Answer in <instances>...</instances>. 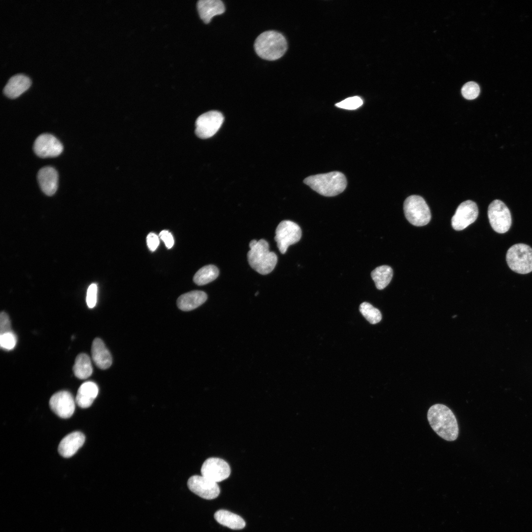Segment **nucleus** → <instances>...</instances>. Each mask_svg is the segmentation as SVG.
<instances>
[{
	"mask_svg": "<svg viewBox=\"0 0 532 532\" xmlns=\"http://www.w3.org/2000/svg\"><path fill=\"white\" fill-rule=\"evenodd\" d=\"M429 423L435 433L445 440H455L459 434L456 418L452 410L442 404L430 407L427 413Z\"/></svg>",
	"mask_w": 532,
	"mask_h": 532,
	"instance_id": "nucleus-1",
	"label": "nucleus"
},
{
	"mask_svg": "<svg viewBox=\"0 0 532 532\" xmlns=\"http://www.w3.org/2000/svg\"><path fill=\"white\" fill-rule=\"evenodd\" d=\"M303 182L312 190L326 197L340 194L347 186L345 176L339 171L311 175L306 177Z\"/></svg>",
	"mask_w": 532,
	"mask_h": 532,
	"instance_id": "nucleus-2",
	"label": "nucleus"
},
{
	"mask_svg": "<svg viewBox=\"0 0 532 532\" xmlns=\"http://www.w3.org/2000/svg\"><path fill=\"white\" fill-rule=\"evenodd\" d=\"M250 250L247 253L248 263L251 267L262 275L271 272L277 262V256L269 250V244L264 239L251 240Z\"/></svg>",
	"mask_w": 532,
	"mask_h": 532,
	"instance_id": "nucleus-3",
	"label": "nucleus"
},
{
	"mask_svg": "<svg viewBox=\"0 0 532 532\" xmlns=\"http://www.w3.org/2000/svg\"><path fill=\"white\" fill-rule=\"evenodd\" d=\"M254 49L261 58L267 60H275L281 58L287 49L285 37L275 31H266L261 33L254 42Z\"/></svg>",
	"mask_w": 532,
	"mask_h": 532,
	"instance_id": "nucleus-4",
	"label": "nucleus"
},
{
	"mask_svg": "<svg viewBox=\"0 0 532 532\" xmlns=\"http://www.w3.org/2000/svg\"><path fill=\"white\" fill-rule=\"evenodd\" d=\"M506 260L514 272L527 274L532 271V248L523 243L512 245L507 250Z\"/></svg>",
	"mask_w": 532,
	"mask_h": 532,
	"instance_id": "nucleus-5",
	"label": "nucleus"
},
{
	"mask_svg": "<svg viewBox=\"0 0 532 532\" xmlns=\"http://www.w3.org/2000/svg\"><path fill=\"white\" fill-rule=\"evenodd\" d=\"M403 210L407 220L414 226H423L431 220L430 208L420 196L411 195L407 197L403 203Z\"/></svg>",
	"mask_w": 532,
	"mask_h": 532,
	"instance_id": "nucleus-6",
	"label": "nucleus"
},
{
	"mask_svg": "<svg viewBox=\"0 0 532 532\" xmlns=\"http://www.w3.org/2000/svg\"><path fill=\"white\" fill-rule=\"evenodd\" d=\"M488 216L492 228L498 233L507 232L511 226L510 212L500 200H494L489 204Z\"/></svg>",
	"mask_w": 532,
	"mask_h": 532,
	"instance_id": "nucleus-7",
	"label": "nucleus"
},
{
	"mask_svg": "<svg viewBox=\"0 0 532 532\" xmlns=\"http://www.w3.org/2000/svg\"><path fill=\"white\" fill-rule=\"evenodd\" d=\"M301 236V230L297 224L290 220H284L276 229L274 239L279 251L285 254L289 246L298 242Z\"/></svg>",
	"mask_w": 532,
	"mask_h": 532,
	"instance_id": "nucleus-8",
	"label": "nucleus"
},
{
	"mask_svg": "<svg viewBox=\"0 0 532 532\" xmlns=\"http://www.w3.org/2000/svg\"><path fill=\"white\" fill-rule=\"evenodd\" d=\"M224 116L218 111L212 110L200 115L196 120L195 133L200 138H207L214 135L220 128Z\"/></svg>",
	"mask_w": 532,
	"mask_h": 532,
	"instance_id": "nucleus-9",
	"label": "nucleus"
},
{
	"mask_svg": "<svg viewBox=\"0 0 532 532\" xmlns=\"http://www.w3.org/2000/svg\"><path fill=\"white\" fill-rule=\"evenodd\" d=\"M478 209L476 203L470 200L462 202L457 207L451 219L453 228L461 231L467 227L476 220Z\"/></svg>",
	"mask_w": 532,
	"mask_h": 532,
	"instance_id": "nucleus-10",
	"label": "nucleus"
},
{
	"mask_svg": "<svg viewBox=\"0 0 532 532\" xmlns=\"http://www.w3.org/2000/svg\"><path fill=\"white\" fill-rule=\"evenodd\" d=\"M200 472L202 476L217 483L229 477L231 468L224 460L218 458H210L203 463Z\"/></svg>",
	"mask_w": 532,
	"mask_h": 532,
	"instance_id": "nucleus-11",
	"label": "nucleus"
},
{
	"mask_svg": "<svg viewBox=\"0 0 532 532\" xmlns=\"http://www.w3.org/2000/svg\"><path fill=\"white\" fill-rule=\"evenodd\" d=\"M189 490L200 497L205 499H213L219 495L220 488L216 482L202 475H193L187 482Z\"/></svg>",
	"mask_w": 532,
	"mask_h": 532,
	"instance_id": "nucleus-12",
	"label": "nucleus"
},
{
	"mask_svg": "<svg viewBox=\"0 0 532 532\" xmlns=\"http://www.w3.org/2000/svg\"><path fill=\"white\" fill-rule=\"evenodd\" d=\"M34 153L41 158L55 157L60 155L63 150L61 142L54 135L43 133L39 135L33 144Z\"/></svg>",
	"mask_w": 532,
	"mask_h": 532,
	"instance_id": "nucleus-13",
	"label": "nucleus"
},
{
	"mask_svg": "<svg viewBox=\"0 0 532 532\" xmlns=\"http://www.w3.org/2000/svg\"><path fill=\"white\" fill-rule=\"evenodd\" d=\"M49 405L51 410L62 418L71 417L75 408L73 397L69 392L66 391H61L54 394L50 399Z\"/></svg>",
	"mask_w": 532,
	"mask_h": 532,
	"instance_id": "nucleus-14",
	"label": "nucleus"
},
{
	"mask_svg": "<svg viewBox=\"0 0 532 532\" xmlns=\"http://www.w3.org/2000/svg\"><path fill=\"white\" fill-rule=\"evenodd\" d=\"M37 180L43 192L51 196L56 192L58 188V174L56 170L51 166H45L39 169Z\"/></svg>",
	"mask_w": 532,
	"mask_h": 532,
	"instance_id": "nucleus-15",
	"label": "nucleus"
},
{
	"mask_svg": "<svg viewBox=\"0 0 532 532\" xmlns=\"http://www.w3.org/2000/svg\"><path fill=\"white\" fill-rule=\"evenodd\" d=\"M85 440V435L80 432L68 434L62 439L59 445V454L65 458L71 457L83 445Z\"/></svg>",
	"mask_w": 532,
	"mask_h": 532,
	"instance_id": "nucleus-16",
	"label": "nucleus"
},
{
	"mask_svg": "<svg viewBox=\"0 0 532 532\" xmlns=\"http://www.w3.org/2000/svg\"><path fill=\"white\" fill-rule=\"evenodd\" d=\"M31 84L30 78L23 74L11 76L4 86L3 93L7 97L14 99L19 96L29 88Z\"/></svg>",
	"mask_w": 532,
	"mask_h": 532,
	"instance_id": "nucleus-17",
	"label": "nucleus"
},
{
	"mask_svg": "<svg viewBox=\"0 0 532 532\" xmlns=\"http://www.w3.org/2000/svg\"><path fill=\"white\" fill-rule=\"evenodd\" d=\"M91 353L93 360L99 368L106 369L111 366L112 362L111 354L101 339H94L92 344Z\"/></svg>",
	"mask_w": 532,
	"mask_h": 532,
	"instance_id": "nucleus-18",
	"label": "nucleus"
},
{
	"mask_svg": "<svg viewBox=\"0 0 532 532\" xmlns=\"http://www.w3.org/2000/svg\"><path fill=\"white\" fill-rule=\"evenodd\" d=\"M198 10L201 19L208 23L212 18L222 14L225 10L224 3L220 0H200L198 1Z\"/></svg>",
	"mask_w": 532,
	"mask_h": 532,
	"instance_id": "nucleus-19",
	"label": "nucleus"
},
{
	"mask_svg": "<svg viewBox=\"0 0 532 532\" xmlns=\"http://www.w3.org/2000/svg\"><path fill=\"white\" fill-rule=\"evenodd\" d=\"M207 298L205 292L192 291L181 295L177 300V305L181 310L191 311L202 304Z\"/></svg>",
	"mask_w": 532,
	"mask_h": 532,
	"instance_id": "nucleus-20",
	"label": "nucleus"
},
{
	"mask_svg": "<svg viewBox=\"0 0 532 532\" xmlns=\"http://www.w3.org/2000/svg\"><path fill=\"white\" fill-rule=\"evenodd\" d=\"M98 392L99 388L95 383L92 381L85 382L79 388L75 401L80 407L88 408L92 405Z\"/></svg>",
	"mask_w": 532,
	"mask_h": 532,
	"instance_id": "nucleus-21",
	"label": "nucleus"
},
{
	"mask_svg": "<svg viewBox=\"0 0 532 532\" xmlns=\"http://www.w3.org/2000/svg\"><path fill=\"white\" fill-rule=\"evenodd\" d=\"M214 517L218 523L231 529L241 530L245 526L244 520L240 516L226 510L217 511Z\"/></svg>",
	"mask_w": 532,
	"mask_h": 532,
	"instance_id": "nucleus-22",
	"label": "nucleus"
},
{
	"mask_svg": "<svg viewBox=\"0 0 532 532\" xmlns=\"http://www.w3.org/2000/svg\"><path fill=\"white\" fill-rule=\"evenodd\" d=\"M73 371L75 376L79 379H86L90 377L93 372V368L89 356L85 353H81L76 357Z\"/></svg>",
	"mask_w": 532,
	"mask_h": 532,
	"instance_id": "nucleus-23",
	"label": "nucleus"
},
{
	"mask_svg": "<svg viewBox=\"0 0 532 532\" xmlns=\"http://www.w3.org/2000/svg\"><path fill=\"white\" fill-rule=\"evenodd\" d=\"M393 275V269L390 266L386 265L377 267L371 273V278L378 290L384 289L389 284Z\"/></svg>",
	"mask_w": 532,
	"mask_h": 532,
	"instance_id": "nucleus-24",
	"label": "nucleus"
},
{
	"mask_svg": "<svg viewBox=\"0 0 532 532\" xmlns=\"http://www.w3.org/2000/svg\"><path fill=\"white\" fill-rule=\"evenodd\" d=\"M219 273L218 268L212 265L200 268L194 275V282L198 285H204L214 280Z\"/></svg>",
	"mask_w": 532,
	"mask_h": 532,
	"instance_id": "nucleus-25",
	"label": "nucleus"
},
{
	"mask_svg": "<svg viewBox=\"0 0 532 532\" xmlns=\"http://www.w3.org/2000/svg\"><path fill=\"white\" fill-rule=\"evenodd\" d=\"M359 309L363 316L370 324H375L381 320L382 315L380 311L368 302L362 303Z\"/></svg>",
	"mask_w": 532,
	"mask_h": 532,
	"instance_id": "nucleus-26",
	"label": "nucleus"
},
{
	"mask_svg": "<svg viewBox=\"0 0 532 532\" xmlns=\"http://www.w3.org/2000/svg\"><path fill=\"white\" fill-rule=\"evenodd\" d=\"M363 104V101L360 97L354 96L345 99L336 103L335 106L343 109L354 110L360 107Z\"/></svg>",
	"mask_w": 532,
	"mask_h": 532,
	"instance_id": "nucleus-27",
	"label": "nucleus"
},
{
	"mask_svg": "<svg viewBox=\"0 0 532 532\" xmlns=\"http://www.w3.org/2000/svg\"><path fill=\"white\" fill-rule=\"evenodd\" d=\"M480 93L478 85L474 82H468L466 83L462 89L463 96L467 100H473L476 98Z\"/></svg>",
	"mask_w": 532,
	"mask_h": 532,
	"instance_id": "nucleus-28",
	"label": "nucleus"
},
{
	"mask_svg": "<svg viewBox=\"0 0 532 532\" xmlns=\"http://www.w3.org/2000/svg\"><path fill=\"white\" fill-rule=\"evenodd\" d=\"M16 337L12 332L0 334V345L3 349H13L16 345Z\"/></svg>",
	"mask_w": 532,
	"mask_h": 532,
	"instance_id": "nucleus-29",
	"label": "nucleus"
},
{
	"mask_svg": "<svg viewBox=\"0 0 532 532\" xmlns=\"http://www.w3.org/2000/svg\"><path fill=\"white\" fill-rule=\"evenodd\" d=\"M97 285L91 284L88 288L86 295V303L89 308H92L96 304L97 300Z\"/></svg>",
	"mask_w": 532,
	"mask_h": 532,
	"instance_id": "nucleus-30",
	"label": "nucleus"
},
{
	"mask_svg": "<svg viewBox=\"0 0 532 532\" xmlns=\"http://www.w3.org/2000/svg\"><path fill=\"white\" fill-rule=\"evenodd\" d=\"M11 323L8 315L2 311L0 315V334L12 332Z\"/></svg>",
	"mask_w": 532,
	"mask_h": 532,
	"instance_id": "nucleus-31",
	"label": "nucleus"
},
{
	"mask_svg": "<svg viewBox=\"0 0 532 532\" xmlns=\"http://www.w3.org/2000/svg\"><path fill=\"white\" fill-rule=\"evenodd\" d=\"M146 242L148 248L151 251H154L159 245V239L154 233H149L146 237Z\"/></svg>",
	"mask_w": 532,
	"mask_h": 532,
	"instance_id": "nucleus-32",
	"label": "nucleus"
},
{
	"mask_svg": "<svg viewBox=\"0 0 532 532\" xmlns=\"http://www.w3.org/2000/svg\"><path fill=\"white\" fill-rule=\"evenodd\" d=\"M159 236L168 249L171 248L173 246L174 242L173 237L168 231L163 230L160 232Z\"/></svg>",
	"mask_w": 532,
	"mask_h": 532,
	"instance_id": "nucleus-33",
	"label": "nucleus"
},
{
	"mask_svg": "<svg viewBox=\"0 0 532 532\" xmlns=\"http://www.w3.org/2000/svg\"><path fill=\"white\" fill-rule=\"evenodd\" d=\"M258 292H256V293H255V296H257V295H258Z\"/></svg>",
	"mask_w": 532,
	"mask_h": 532,
	"instance_id": "nucleus-34",
	"label": "nucleus"
}]
</instances>
